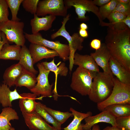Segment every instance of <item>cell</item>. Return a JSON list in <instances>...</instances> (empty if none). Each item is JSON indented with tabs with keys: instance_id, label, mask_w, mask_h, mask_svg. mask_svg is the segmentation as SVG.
Wrapping results in <instances>:
<instances>
[{
	"instance_id": "obj_41",
	"label": "cell",
	"mask_w": 130,
	"mask_h": 130,
	"mask_svg": "<svg viewBox=\"0 0 130 130\" xmlns=\"http://www.w3.org/2000/svg\"><path fill=\"white\" fill-rule=\"evenodd\" d=\"M102 130H123L117 127L108 126L106 127Z\"/></svg>"
},
{
	"instance_id": "obj_27",
	"label": "cell",
	"mask_w": 130,
	"mask_h": 130,
	"mask_svg": "<svg viewBox=\"0 0 130 130\" xmlns=\"http://www.w3.org/2000/svg\"><path fill=\"white\" fill-rule=\"evenodd\" d=\"M104 110L108 111L115 118L130 116V104L123 103L112 104L107 106Z\"/></svg>"
},
{
	"instance_id": "obj_21",
	"label": "cell",
	"mask_w": 130,
	"mask_h": 130,
	"mask_svg": "<svg viewBox=\"0 0 130 130\" xmlns=\"http://www.w3.org/2000/svg\"><path fill=\"white\" fill-rule=\"evenodd\" d=\"M21 48L20 46L7 43L2 46L0 45V59L19 60Z\"/></svg>"
},
{
	"instance_id": "obj_23",
	"label": "cell",
	"mask_w": 130,
	"mask_h": 130,
	"mask_svg": "<svg viewBox=\"0 0 130 130\" xmlns=\"http://www.w3.org/2000/svg\"><path fill=\"white\" fill-rule=\"evenodd\" d=\"M54 60L53 58L50 62H44L41 63L45 69L50 71L53 72L55 73V88L53 92L54 93H57L56 84L58 75H59L61 76H66L68 74V70L64 63L60 62L56 65L54 63Z\"/></svg>"
},
{
	"instance_id": "obj_36",
	"label": "cell",
	"mask_w": 130,
	"mask_h": 130,
	"mask_svg": "<svg viewBox=\"0 0 130 130\" xmlns=\"http://www.w3.org/2000/svg\"><path fill=\"white\" fill-rule=\"evenodd\" d=\"M130 3L126 4L119 2L112 12L120 13L127 16L130 15Z\"/></svg>"
},
{
	"instance_id": "obj_16",
	"label": "cell",
	"mask_w": 130,
	"mask_h": 130,
	"mask_svg": "<svg viewBox=\"0 0 130 130\" xmlns=\"http://www.w3.org/2000/svg\"><path fill=\"white\" fill-rule=\"evenodd\" d=\"M109 64L110 69L113 75L121 83L130 85V72L111 56Z\"/></svg>"
},
{
	"instance_id": "obj_30",
	"label": "cell",
	"mask_w": 130,
	"mask_h": 130,
	"mask_svg": "<svg viewBox=\"0 0 130 130\" xmlns=\"http://www.w3.org/2000/svg\"><path fill=\"white\" fill-rule=\"evenodd\" d=\"M43 106L45 110L61 124L65 122L70 117L73 116L72 113L69 112H64L55 110L47 107L43 104Z\"/></svg>"
},
{
	"instance_id": "obj_24",
	"label": "cell",
	"mask_w": 130,
	"mask_h": 130,
	"mask_svg": "<svg viewBox=\"0 0 130 130\" xmlns=\"http://www.w3.org/2000/svg\"><path fill=\"white\" fill-rule=\"evenodd\" d=\"M21 47L19 63L25 69L36 75L38 72L34 67L32 59L29 49L25 45Z\"/></svg>"
},
{
	"instance_id": "obj_4",
	"label": "cell",
	"mask_w": 130,
	"mask_h": 130,
	"mask_svg": "<svg viewBox=\"0 0 130 130\" xmlns=\"http://www.w3.org/2000/svg\"><path fill=\"white\" fill-rule=\"evenodd\" d=\"M96 73L78 67L72 74L71 88L82 96L88 95Z\"/></svg>"
},
{
	"instance_id": "obj_40",
	"label": "cell",
	"mask_w": 130,
	"mask_h": 130,
	"mask_svg": "<svg viewBox=\"0 0 130 130\" xmlns=\"http://www.w3.org/2000/svg\"><path fill=\"white\" fill-rule=\"evenodd\" d=\"M123 22L129 28H130V15H127L123 20Z\"/></svg>"
},
{
	"instance_id": "obj_37",
	"label": "cell",
	"mask_w": 130,
	"mask_h": 130,
	"mask_svg": "<svg viewBox=\"0 0 130 130\" xmlns=\"http://www.w3.org/2000/svg\"><path fill=\"white\" fill-rule=\"evenodd\" d=\"M101 40L97 39H95L92 40L91 41L90 45L91 47L96 50L100 48L101 46Z\"/></svg>"
},
{
	"instance_id": "obj_35",
	"label": "cell",
	"mask_w": 130,
	"mask_h": 130,
	"mask_svg": "<svg viewBox=\"0 0 130 130\" xmlns=\"http://www.w3.org/2000/svg\"><path fill=\"white\" fill-rule=\"evenodd\" d=\"M116 127L123 130H130V116L116 118Z\"/></svg>"
},
{
	"instance_id": "obj_34",
	"label": "cell",
	"mask_w": 130,
	"mask_h": 130,
	"mask_svg": "<svg viewBox=\"0 0 130 130\" xmlns=\"http://www.w3.org/2000/svg\"><path fill=\"white\" fill-rule=\"evenodd\" d=\"M8 8L6 0H0V23L9 20Z\"/></svg>"
},
{
	"instance_id": "obj_42",
	"label": "cell",
	"mask_w": 130,
	"mask_h": 130,
	"mask_svg": "<svg viewBox=\"0 0 130 130\" xmlns=\"http://www.w3.org/2000/svg\"><path fill=\"white\" fill-rule=\"evenodd\" d=\"M88 28V26L86 24L83 23L80 24V29L86 30Z\"/></svg>"
},
{
	"instance_id": "obj_45",
	"label": "cell",
	"mask_w": 130,
	"mask_h": 130,
	"mask_svg": "<svg viewBox=\"0 0 130 130\" xmlns=\"http://www.w3.org/2000/svg\"><path fill=\"white\" fill-rule=\"evenodd\" d=\"M10 130H15V128H14L11 127Z\"/></svg>"
},
{
	"instance_id": "obj_31",
	"label": "cell",
	"mask_w": 130,
	"mask_h": 130,
	"mask_svg": "<svg viewBox=\"0 0 130 130\" xmlns=\"http://www.w3.org/2000/svg\"><path fill=\"white\" fill-rule=\"evenodd\" d=\"M119 2L118 0H111L99 8L100 14L102 20L107 18L114 10Z\"/></svg>"
},
{
	"instance_id": "obj_20",
	"label": "cell",
	"mask_w": 130,
	"mask_h": 130,
	"mask_svg": "<svg viewBox=\"0 0 130 130\" xmlns=\"http://www.w3.org/2000/svg\"><path fill=\"white\" fill-rule=\"evenodd\" d=\"M24 68L18 62L8 67L3 75V82L10 88L15 85V82L22 73Z\"/></svg>"
},
{
	"instance_id": "obj_7",
	"label": "cell",
	"mask_w": 130,
	"mask_h": 130,
	"mask_svg": "<svg viewBox=\"0 0 130 130\" xmlns=\"http://www.w3.org/2000/svg\"><path fill=\"white\" fill-rule=\"evenodd\" d=\"M24 22L11 20L0 23V31L5 35L9 43L22 46L25 45L26 38L24 34Z\"/></svg>"
},
{
	"instance_id": "obj_22",
	"label": "cell",
	"mask_w": 130,
	"mask_h": 130,
	"mask_svg": "<svg viewBox=\"0 0 130 130\" xmlns=\"http://www.w3.org/2000/svg\"><path fill=\"white\" fill-rule=\"evenodd\" d=\"M0 114V130H10L12 127L10 121L18 120L17 112L11 107H4Z\"/></svg>"
},
{
	"instance_id": "obj_33",
	"label": "cell",
	"mask_w": 130,
	"mask_h": 130,
	"mask_svg": "<svg viewBox=\"0 0 130 130\" xmlns=\"http://www.w3.org/2000/svg\"><path fill=\"white\" fill-rule=\"evenodd\" d=\"M39 0H23V8L26 11L33 14H36Z\"/></svg>"
},
{
	"instance_id": "obj_25",
	"label": "cell",
	"mask_w": 130,
	"mask_h": 130,
	"mask_svg": "<svg viewBox=\"0 0 130 130\" xmlns=\"http://www.w3.org/2000/svg\"><path fill=\"white\" fill-rule=\"evenodd\" d=\"M70 111L71 112L73 119L71 122L66 127L64 128V130H83V124L81 123L82 121L85 118L92 115L91 111L86 113H82L70 108Z\"/></svg>"
},
{
	"instance_id": "obj_6",
	"label": "cell",
	"mask_w": 130,
	"mask_h": 130,
	"mask_svg": "<svg viewBox=\"0 0 130 130\" xmlns=\"http://www.w3.org/2000/svg\"><path fill=\"white\" fill-rule=\"evenodd\" d=\"M25 36L26 39L31 43L42 46L56 51L63 61L69 60L70 50L68 45L62 44L58 41H52L46 39L39 32L32 34L25 33Z\"/></svg>"
},
{
	"instance_id": "obj_3",
	"label": "cell",
	"mask_w": 130,
	"mask_h": 130,
	"mask_svg": "<svg viewBox=\"0 0 130 130\" xmlns=\"http://www.w3.org/2000/svg\"><path fill=\"white\" fill-rule=\"evenodd\" d=\"M114 86L109 97L104 101L97 104V108L102 111L107 106L112 104L126 103L130 104V85L123 83L113 77Z\"/></svg>"
},
{
	"instance_id": "obj_13",
	"label": "cell",
	"mask_w": 130,
	"mask_h": 130,
	"mask_svg": "<svg viewBox=\"0 0 130 130\" xmlns=\"http://www.w3.org/2000/svg\"><path fill=\"white\" fill-rule=\"evenodd\" d=\"M84 119L85 124L83 125V130H91L94 125L100 122L109 123L112 126L116 127V118L106 110H104L96 115L89 116Z\"/></svg>"
},
{
	"instance_id": "obj_9",
	"label": "cell",
	"mask_w": 130,
	"mask_h": 130,
	"mask_svg": "<svg viewBox=\"0 0 130 130\" xmlns=\"http://www.w3.org/2000/svg\"><path fill=\"white\" fill-rule=\"evenodd\" d=\"M64 4L68 9L72 6L74 7L79 20L86 21L88 18L85 14L87 12H91L98 18L101 25L103 22L100 14L99 8L94 5L92 1L90 0H65Z\"/></svg>"
},
{
	"instance_id": "obj_14",
	"label": "cell",
	"mask_w": 130,
	"mask_h": 130,
	"mask_svg": "<svg viewBox=\"0 0 130 130\" xmlns=\"http://www.w3.org/2000/svg\"><path fill=\"white\" fill-rule=\"evenodd\" d=\"M29 49L34 64L44 58H53L59 56L58 53L54 50L35 44L31 43Z\"/></svg>"
},
{
	"instance_id": "obj_2",
	"label": "cell",
	"mask_w": 130,
	"mask_h": 130,
	"mask_svg": "<svg viewBox=\"0 0 130 130\" xmlns=\"http://www.w3.org/2000/svg\"><path fill=\"white\" fill-rule=\"evenodd\" d=\"M113 77V75L104 72H97L88 95L91 101L98 104L104 101L109 97L114 86Z\"/></svg>"
},
{
	"instance_id": "obj_1",
	"label": "cell",
	"mask_w": 130,
	"mask_h": 130,
	"mask_svg": "<svg viewBox=\"0 0 130 130\" xmlns=\"http://www.w3.org/2000/svg\"><path fill=\"white\" fill-rule=\"evenodd\" d=\"M105 44L111 56L130 72V30L108 26Z\"/></svg>"
},
{
	"instance_id": "obj_8",
	"label": "cell",
	"mask_w": 130,
	"mask_h": 130,
	"mask_svg": "<svg viewBox=\"0 0 130 130\" xmlns=\"http://www.w3.org/2000/svg\"><path fill=\"white\" fill-rule=\"evenodd\" d=\"M67 10L63 0H39L36 14L42 17L49 14L65 17L68 14Z\"/></svg>"
},
{
	"instance_id": "obj_17",
	"label": "cell",
	"mask_w": 130,
	"mask_h": 130,
	"mask_svg": "<svg viewBox=\"0 0 130 130\" xmlns=\"http://www.w3.org/2000/svg\"><path fill=\"white\" fill-rule=\"evenodd\" d=\"M21 97L16 89L11 91L5 83L3 82L0 84V103L3 107H11L13 101L19 99Z\"/></svg>"
},
{
	"instance_id": "obj_29",
	"label": "cell",
	"mask_w": 130,
	"mask_h": 130,
	"mask_svg": "<svg viewBox=\"0 0 130 130\" xmlns=\"http://www.w3.org/2000/svg\"><path fill=\"white\" fill-rule=\"evenodd\" d=\"M35 111L47 123L52 124L58 130H61V124L56 121L44 108L43 104L37 102Z\"/></svg>"
},
{
	"instance_id": "obj_19",
	"label": "cell",
	"mask_w": 130,
	"mask_h": 130,
	"mask_svg": "<svg viewBox=\"0 0 130 130\" xmlns=\"http://www.w3.org/2000/svg\"><path fill=\"white\" fill-rule=\"evenodd\" d=\"M73 59L74 65L93 72H99L98 65L90 55H82L75 53Z\"/></svg>"
},
{
	"instance_id": "obj_32",
	"label": "cell",
	"mask_w": 130,
	"mask_h": 130,
	"mask_svg": "<svg viewBox=\"0 0 130 130\" xmlns=\"http://www.w3.org/2000/svg\"><path fill=\"white\" fill-rule=\"evenodd\" d=\"M8 7L12 14L11 20L13 21H20V19L17 17L20 6L23 0H6Z\"/></svg>"
},
{
	"instance_id": "obj_28",
	"label": "cell",
	"mask_w": 130,
	"mask_h": 130,
	"mask_svg": "<svg viewBox=\"0 0 130 130\" xmlns=\"http://www.w3.org/2000/svg\"><path fill=\"white\" fill-rule=\"evenodd\" d=\"M127 16L120 13L113 12L111 13L107 19L110 23L104 22L102 26H111L117 29H123L128 26L123 22V20Z\"/></svg>"
},
{
	"instance_id": "obj_5",
	"label": "cell",
	"mask_w": 130,
	"mask_h": 130,
	"mask_svg": "<svg viewBox=\"0 0 130 130\" xmlns=\"http://www.w3.org/2000/svg\"><path fill=\"white\" fill-rule=\"evenodd\" d=\"M71 15L67 14L63 19L62 22V25L58 30L52 34L51 38L54 39L59 36H62L65 38L69 43L70 53L69 60V69L70 71H72L73 66L74 56L77 50L80 51L83 48L82 43L84 38L81 37L78 33H74L71 36L66 29L65 25L70 19Z\"/></svg>"
},
{
	"instance_id": "obj_26",
	"label": "cell",
	"mask_w": 130,
	"mask_h": 130,
	"mask_svg": "<svg viewBox=\"0 0 130 130\" xmlns=\"http://www.w3.org/2000/svg\"><path fill=\"white\" fill-rule=\"evenodd\" d=\"M37 82L36 75L24 69L16 81L15 85L16 87L25 86L30 90L35 86Z\"/></svg>"
},
{
	"instance_id": "obj_43",
	"label": "cell",
	"mask_w": 130,
	"mask_h": 130,
	"mask_svg": "<svg viewBox=\"0 0 130 130\" xmlns=\"http://www.w3.org/2000/svg\"><path fill=\"white\" fill-rule=\"evenodd\" d=\"M92 128L91 130H100L99 126L97 124L94 125Z\"/></svg>"
},
{
	"instance_id": "obj_12",
	"label": "cell",
	"mask_w": 130,
	"mask_h": 130,
	"mask_svg": "<svg viewBox=\"0 0 130 130\" xmlns=\"http://www.w3.org/2000/svg\"><path fill=\"white\" fill-rule=\"evenodd\" d=\"M94 61L98 65L103 69L104 72L113 75L109 66V61L111 57L110 52L105 44H101L100 48L91 53Z\"/></svg>"
},
{
	"instance_id": "obj_38",
	"label": "cell",
	"mask_w": 130,
	"mask_h": 130,
	"mask_svg": "<svg viewBox=\"0 0 130 130\" xmlns=\"http://www.w3.org/2000/svg\"><path fill=\"white\" fill-rule=\"evenodd\" d=\"M110 1V0H94L92 2L95 5L100 7L108 3Z\"/></svg>"
},
{
	"instance_id": "obj_11",
	"label": "cell",
	"mask_w": 130,
	"mask_h": 130,
	"mask_svg": "<svg viewBox=\"0 0 130 130\" xmlns=\"http://www.w3.org/2000/svg\"><path fill=\"white\" fill-rule=\"evenodd\" d=\"M27 126L31 130H58L50 125L35 111L31 113H22Z\"/></svg>"
},
{
	"instance_id": "obj_15",
	"label": "cell",
	"mask_w": 130,
	"mask_h": 130,
	"mask_svg": "<svg viewBox=\"0 0 130 130\" xmlns=\"http://www.w3.org/2000/svg\"><path fill=\"white\" fill-rule=\"evenodd\" d=\"M56 18V16L51 15L39 17L36 14H34L30 22L32 34L37 33L40 31L49 30L52 27Z\"/></svg>"
},
{
	"instance_id": "obj_39",
	"label": "cell",
	"mask_w": 130,
	"mask_h": 130,
	"mask_svg": "<svg viewBox=\"0 0 130 130\" xmlns=\"http://www.w3.org/2000/svg\"><path fill=\"white\" fill-rule=\"evenodd\" d=\"M79 34L81 37L83 38H87L88 35V32L86 30L81 29H79Z\"/></svg>"
},
{
	"instance_id": "obj_18",
	"label": "cell",
	"mask_w": 130,
	"mask_h": 130,
	"mask_svg": "<svg viewBox=\"0 0 130 130\" xmlns=\"http://www.w3.org/2000/svg\"><path fill=\"white\" fill-rule=\"evenodd\" d=\"M20 95L22 97L19 99V104L22 113H31L35 111L37 102L35 100H42L43 97L37 98V96L33 93H23Z\"/></svg>"
},
{
	"instance_id": "obj_44",
	"label": "cell",
	"mask_w": 130,
	"mask_h": 130,
	"mask_svg": "<svg viewBox=\"0 0 130 130\" xmlns=\"http://www.w3.org/2000/svg\"><path fill=\"white\" fill-rule=\"evenodd\" d=\"M119 2L124 3H128L130 2V0H118Z\"/></svg>"
},
{
	"instance_id": "obj_10",
	"label": "cell",
	"mask_w": 130,
	"mask_h": 130,
	"mask_svg": "<svg viewBox=\"0 0 130 130\" xmlns=\"http://www.w3.org/2000/svg\"><path fill=\"white\" fill-rule=\"evenodd\" d=\"M39 74L36 77L37 82L35 85L30 91L37 96L51 97L52 92V89L53 84H49L48 76L50 71L45 69L41 63H38L37 65Z\"/></svg>"
}]
</instances>
